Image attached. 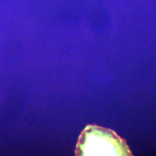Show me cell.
I'll list each match as a JSON object with an SVG mask.
<instances>
[{"instance_id": "1", "label": "cell", "mask_w": 156, "mask_h": 156, "mask_svg": "<svg viewBox=\"0 0 156 156\" xmlns=\"http://www.w3.org/2000/svg\"><path fill=\"white\" fill-rule=\"evenodd\" d=\"M78 156H132L124 140L113 131L88 126L80 135L76 146Z\"/></svg>"}]
</instances>
